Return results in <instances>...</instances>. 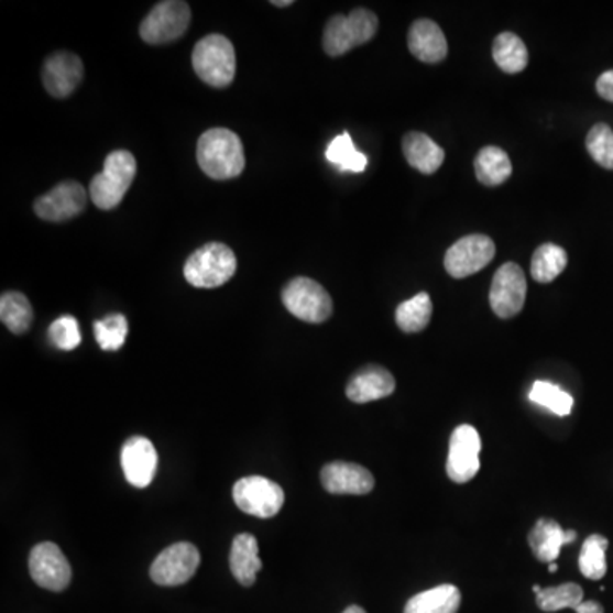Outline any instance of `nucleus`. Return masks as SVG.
Wrapping results in <instances>:
<instances>
[{
	"instance_id": "obj_11",
	"label": "nucleus",
	"mask_w": 613,
	"mask_h": 613,
	"mask_svg": "<svg viewBox=\"0 0 613 613\" xmlns=\"http://www.w3.org/2000/svg\"><path fill=\"white\" fill-rule=\"evenodd\" d=\"M200 566V552L193 544L177 543L158 554L152 562L151 578L161 587L188 583Z\"/></svg>"
},
{
	"instance_id": "obj_7",
	"label": "nucleus",
	"mask_w": 613,
	"mask_h": 613,
	"mask_svg": "<svg viewBox=\"0 0 613 613\" xmlns=\"http://www.w3.org/2000/svg\"><path fill=\"white\" fill-rule=\"evenodd\" d=\"M191 21V9L182 0L158 2L140 24V36L149 45H164L182 39Z\"/></svg>"
},
{
	"instance_id": "obj_10",
	"label": "nucleus",
	"mask_w": 613,
	"mask_h": 613,
	"mask_svg": "<svg viewBox=\"0 0 613 613\" xmlns=\"http://www.w3.org/2000/svg\"><path fill=\"white\" fill-rule=\"evenodd\" d=\"M527 278L522 267L516 263H504L494 273L491 283L490 304L493 313L500 319H512L522 313L527 300Z\"/></svg>"
},
{
	"instance_id": "obj_41",
	"label": "nucleus",
	"mask_w": 613,
	"mask_h": 613,
	"mask_svg": "<svg viewBox=\"0 0 613 613\" xmlns=\"http://www.w3.org/2000/svg\"><path fill=\"white\" fill-rule=\"evenodd\" d=\"M540 590H543V588L537 587V584H535V587H534L535 593H540Z\"/></svg>"
},
{
	"instance_id": "obj_18",
	"label": "nucleus",
	"mask_w": 613,
	"mask_h": 613,
	"mask_svg": "<svg viewBox=\"0 0 613 613\" xmlns=\"http://www.w3.org/2000/svg\"><path fill=\"white\" fill-rule=\"evenodd\" d=\"M395 381L392 373L384 366L370 365L354 373L353 379L348 382V399L357 404L372 403V401L384 399L394 394Z\"/></svg>"
},
{
	"instance_id": "obj_31",
	"label": "nucleus",
	"mask_w": 613,
	"mask_h": 613,
	"mask_svg": "<svg viewBox=\"0 0 613 613\" xmlns=\"http://www.w3.org/2000/svg\"><path fill=\"white\" fill-rule=\"evenodd\" d=\"M583 588L576 583L546 588L537 593V605L544 612H559L562 609H576L583 603Z\"/></svg>"
},
{
	"instance_id": "obj_14",
	"label": "nucleus",
	"mask_w": 613,
	"mask_h": 613,
	"mask_svg": "<svg viewBox=\"0 0 613 613\" xmlns=\"http://www.w3.org/2000/svg\"><path fill=\"white\" fill-rule=\"evenodd\" d=\"M87 205V191L80 183L64 182L39 198L34 211L48 222H65L83 214Z\"/></svg>"
},
{
	"instance_id": "obj_15",
	"label": "nucleus",
	"mask_w": 613,
	"mask_h": 613,
	"mask_svg": "<svg viewBox=\"0 0 613 613\" xmlns=\"http://www.w3.org/2000/svg\"><path fill=\"white\" fill-rule=\"evenodd\" d=\"M158 457L149 438L133 437L121 448V467L130 484L149 488L157 472Z\"/></svg>"
},
{
	"instance_id": "obj_33",
	"label": "nucleus",
	"mask_w": 613,
	"mask_h": 613,
	"mask_svg": "<svg viewBox=\"0 0 613 613\" xmlns=\"http://www.w3.org/2000/svg\"><path fill=\"white\" fill-rule=\"evenodd\" d=\"M530 401L538 406L547 407L550 413L557 414V416H569L572 404H574L568 392L550 384V382L543 381L535 382L530 391Z\"/></svg>"
},
{
	"instance_id": "obj_27",
	"label": "nucleus",
	"mask_w": 613,
	"mask_h": 613,
	"mask_svg": "<svg viewBox=\"0 0 613 613\" xmlns=\"http://www.w3.org/2000/svg\"><path fill=\"white\" fill-rule=\"evenodd\" d=\"M431 316V298H429L426 292H422V294L414 295L413 298L403 302L397 307V310H395V322L399 326L401 331L414 335V332H422L428 328Z\"/></svg>"
},
{
	"instance_id": "obj_1",
	"label": "nucleus",
	"mask_w": 613,
	"mask_h": 613,
	"mask_svg": "<svg viewBox=\"0 0 613 613\" xmlns=\"http://www.w3.org/2000/svg\"><path fill=\"white\" fill-rule=\"evenodd\" d=\"M196 158L201 171L217 182L241 176L245 166L241 139L227 129L207 130L196 145Z\"/></svg>"
},
{
	"instance_id": "obj_23",
	"label": "nucleus",
	"mask_w": 613,
	"mask_h": 613,
	"mask_svg": "<svg viewBox=\"0 0 613 613\" xmlns=\"http://www.w3.org/2000/svg\"><path fill=\"white\" fill-rule=\"evenodd\" d=\"M462 603V594L453 584H440L423 593L414 594L406 603L404 613H457Z\"/></svg>"
},
{
	"instance_id": "obj_34",
	"label": "nucleus",
	"mask_w": 613,
	"mask_h": 613,
	"mask_svg": "<svg viewBox=\"0 0 613 613\" xmlns=\"http://www.w3.org/2000/svg\"><path fill=\"white\" fill-rule=\"evenodd\" d=\"M587 151L596 164L613 171V130L609 124L596 123L588 132Z\"/></svg>"
},
{
	"instance_id": "obj_13",
	"label": "nucleus",
	"mask_w": 613,
	"mask_h": 613,
	"mask_svg": "<svg viewBox=\"0 0 613 613\" xmlns=\"http://www.w3.org/2000/svg\"><path fill=\"white\" fill-rule=\"evenodd\" d=\"M30 572L34 583L50 591H62L72 580V569L61 547L43 543L31 550Z\"/></svg>"
},
{
	"instance_id": "obj_3",
	"label": "nucleus",
	"mask_w": 613,
	"mask_h": 613,
	"mask_svg": "<svg viewBox=\"0 0 613 613\" xmlns=\"http://www.w3.org/2000/svg\"><path fill=\"white\" fill-rule=\"evenodd\" d=\"M136 174V161L129 151L111 152L105 161V169L95 176L89 195L92 204L101 210H113L123 200Z\"/></svg>"
},
{
	"instance_id": "obj_25",
	"label": "nucleus",
	"mask_w": 613,
	"mask_h": 613,
	"mask_svg": "<svg viewBox=\"0 0 613 613\" xmlns=\"http://www.w3.org/2000/svg\"><path fill=\"white\" fill-rule=\"evenodd\" d=\"M493 58L504 74L515 76L527 68V45L523 43L518 34L508 33V31L497 34L493 43Z\"/></svg>"
},
{
	"instance_id": "obj_8",
	"label": "nucleus",
	"mask_w": 613,
	"mask_h": 613,
	"mask_svg": "<svg viewBox=\"0 0 613 613\" xmlns=\"http://www.w3.org/2000/svg\"><path fill=\"white\" fill-rule=\"evenodd\" d=\"M496 256L493 239L482 233H472L459 239L445 252V270L452 278L462 280L484 270Z\"/></svg>"
},
{
	"instance_id": "obj_22",
	"label": "nucleus",
	"mask_w": 613,
	"mask_h": 613,
	"mask_svg": "<svg viewBox=\"0 0 613 613\" xmlns=\"http://www.w3.org/2000/svg\"><path fill=\"white\" fill-rule=\"evenodd\" d=\"M403 154L409 166L423 174H435L445 162V151L426 133L411 132L403 139Z\"/></svg>"
},
{
	"instance_id": "obj_24",
	"label": "nucleus",
	"mask_w": 613,
	"mask_h": 613,
	"mask_svg": "<svg viewBox=\"0 0 613 613\" xmlns=\"http://www.w3.org/2000/svg\"><path fill=\"white\" fill-rule=\"evenodd\" d=\"M475 176L485 186H500L508 182L513 173L512 161L503 149L488 145L481 149L474 161Z\"/></svg>"
},
{
	"instance_id": "obj_26",
	"label": "nucleus",
	"mask_w": 613,
	"mask_h": 613,
	"mask_svg": "<svg viewBox=\"0 0 613 613\" xmlns=\"http://www.w3.org/2000/svg\"><path fill=\"white\" fill-rule=\"evenodd\" d=\"M566 266H568V252L561 245L547 242L538 245L532 256V278L538 283H552L565 272Z\"/></svg>"
},
{
	"instance_id": "obj_30",
	"label": "nucleus",
	"mask_w": 613,
	"mask_h": 613,
	"mask_svg": "<svg viewBox=\"0 0 613 613\" xmlns=\"http://www.w3.org/2000/svg\"><path fill=\"white\" fill-rule=\"evenodd\" d=\"M609 540L603 535H590L580 554V571L588 580L599 581L606 574L605 552Z\"/></svg>"
},
{
	"instance_id": "obj_29",
	"label": "nucleus",
	"mask_w": 613,
	"mask_h": 613,
	"mask_svg": "<svg viewBox=\"0 0 613 613\" xmlns=\"http://www.w3.org/2000/svg\"><path fill=\"white\" fill-rule=\"evenodd\" d=\"M326 157L329 162L336 164L341 171H351V173H363L369 164V158L362 152L354 149L353 140L348 132L341 133L329 143Z\"/></svg>"
},
{
	"instance_id": "obj_37",
	"label": "nucleus",
	"mask_w": 613,
	"mask_h": 613,
	"mask_svg": "<svg viewBox=\"0 0 613 613\" xmlns=\"http://www.w3.org/2000/svg\"><path fill=\"white\" fill-rule=\"evenodd\" d=\"M574 610L576 613H603V606L599 602H583Z\"/></svg>"
},
{
	"instance_id": "obj_20",
	"label": "nucleus",
	"mask_w": 613,
	"mask_h": 613,
	"mask_svg": "<svg viewBox=\"0 0 613 613\" xmlns=\"http://www.w3.org/2000/svg\"><path fill=\"white\" fill-rule=\"evenodd\" d=\"M574 540V530H562L559 523L547 518L538 519L534 530L528 535V544H530L535 557L538 561L549 562V565L561 556L562 546L572 544Z\"/></svg>"
},
{
	"instance_id": "obj_17",
	"label": "nucleus",
	"mask_w": 613,
	"mask_h": 613,
	"mask_svg": "<svg viewBox=\"0 0 613 613\" xmlns=\"http://www.w3.org/2000/svg\"><path fill=\"white\" fill-rule=\"evenodd\" d=\"M324 490L331 494H369L375 479L369 469L350 462H332L320 471Z\"/></svg>"
},
{
	"instance_id": "obj_40",
	"label": "nucleus",
	"mask_w": 613,
	"mask_h": 613,
	"mask_svg": "<svg viewBox=\"0 0 613 613\" xmlns=\"http://www.w3.org/2000/svg\"><path fill=\"white\" fill-rule=\"evenodd\" d=\"M549 571H550V572H556V571H557V565H556V562H552V565L549 566Z\"/></svg>"
},
{
	"instance_id": "obj_36",
	"label": "nucleus",
	"mask_w": 613,
	"mask_h": 613,
	"mask_svg": "<svg viewBox=\"0 0 613 613\" xmlns=\"http://www.w3.org/2000/svg\"><path fill=\"white\" fill-rule=\"evenodd\" d=\"M596 92L605 101L613 102V70L603 72L596 80Z\"/></svg>"
},
{
	"instance_id": "obj_38",
	"label": "nucleus",
	"mask_w": 613,
	"mask_h": 613,
	"mask_svg": "<svg viewBox=\"0 0 613 613\" xmlns=\"http://www.w3.org/2000/svg\"><path fill=\"white\" fill-rule=\"evenodd\" d=\"M342 613H366L365 610L362 609V606H348L347 610H344V612Z\"/></svg>"
},
{
	"instance_id": "obj_9",
	"label": "nucleus",
	"mask_w": 613,
	"mask_h": 613,
	"mask_svg": "<svg viewBox=\"0 0 613 613\" xmlns=\"http://www.w3.org/2000/svg\"><path fill=\"white\" fill-rule=\"evenodd\" d=\"M233 501L248 515L272 518L283 508L285 493L276 482L263 475H249L233 485Z\"/></svg>"
},
{
	"instance_id": "obj_28",
	"label": "nucleus",
	"mask_w": 613,
	"mask_h": 613,
	"mask_svg": "<svg viewBox=\"0 0 613 613\" xmlns=\"http://www.w3.org/2000/svg\"><path fill=\"white\" fill-rule=\"evenodd\" d=\"M0 317L14 335H24L33 322V307L20 292H8L0 298Z\"/></svg>"
},
{
	"instance_id": "obj_19",
	"label": "nucleus",
	"mask_w": 613,
	"mask_h": 613,
	"mask_svg": "<svg viewBox=\"0 0 613 613\" xmlns=\"http://www.w3.org/2000/svg\"><path fill=\"white\" fill-rule=\"evenodd\" d=\"M409 52L425 64H438L448 55V42L444 31L431 20L414 21L407 33Z\"/></svg>"
},
{
	"instance_id": "obj_21",
	"label": "nucleus",
	"mask_w": 613,
	"mask_h": 613,
	"mask_svg": "<svg viewBox=\"0 0 613 613\" xmlns=\"http://www.w3.org/2000/svg\"><path fill=\"white\" fill-rule=\"evenodd\" d=\"M229 561L230 571L239 583L244 587L256 583V574L263 569L256 538L251 534H241L233 538Z\"/></svg>"
},
{
	"instance_id": "obj_35",
	"label": "nucleus",
	"mask_w": 613,
	"mask_h": 613,
	"mask_svg": "<svg viewBox=\"0 0 613 613\" xmlns=\"http://www.w3.org/2000/svg\"><path fill=\"white\" fill-rule=\"evenodd\" d=\"M48 338L53 342V347H57L58 350H76L83 341L76 317L62 316L57 320H53L48 329Z\"/></svg>"
},
{
	"instance_id": "obj_39",
	"label": "nucleus",
	"mask_w": 613,
	"mask_h": 613,
	"mask_svg": "<svg viewBox=\"0 0 613 613\" xmlns=\"http://www.w3.org/2000/svg\"><path fill=\"white\" fill-rule=\"evenodd\" d=\"M272 4L276 6V8H286V6H292L294 4V2H292V0H285V2H280V0H273Z\"/></svg>"
},
{
	"instance_id": "obj_5",
	"label": "nucleus",
	"mask_w": 613,
	"mask_h": 613,
	"mask_svg": "<svg viewBox=\"0 0 613 613\" xmlns=\"http://www.w3.org/2000/svg\"><path fill=\"white\" fill-rule=\"evenodd\" d=\"M379 30V20L369 9H354L350 15H335L324 30V52L341 57L354 46L370 42Z\"/></svg>"
},
{
	"instance_id": "obj_2",
	"label": "nucleus",
	"mask_w": 613,
	"mask_h": 613,
	"mask_svg": "<svg viewBox=\"0 0 613 613\" xmlns=\"http://www.w3.org/2000/svg\"><path fill=\"white\" fill-rule=\"evenodd\" d=\"M238 270V258L229 245L210 242L196 249L185 264V278L196 288H217L226 285Z\"/></svg>"
},
{
	"instance_id": "obj_16",
	"label": "nucleus",
	"mask_w": 613,
	"mask_h": 613,
	"mask_svg": "<svg viewBox=\"0 0 613 613\" xmlns=\"http://www.w3.org/2000/svg\"><path fill=\"white\" fill-rule=\"evenodd\" d=\"M83 77V61L74 53H53L43 65V84L53 98L70 96L79 87Z\"/></svg>"
},
{
	"instance_id": "obj_32",
	"label": "nucleus",
	"mask_w": 613,
	"mask_h": 613,
	"mask_svg": "<svg viewBox=\"0 0 613 613\" xmlns=\"http://www.w3.org/2000/svg\"><path fill=\"white\" fill-rule=\"evenodd\" d=\"M127 335H129V320L121 314H111L95 322L96 341L102 350H120L127 341Z\"/></svg>"
},
{
	"instance_id": "obj_6",
	"label": "nucleus",
	"mask_w": 613,
	"mask_h": 613,
	"mask_svg": "<svg viewBox=\"0 0 613 613\" xmlns=\"http://www.w3.org/2000/svg\"><path fill=\"white\" fill-rule=\"evenodd\" d=\"M282 300L286 310L304 322H326L332 316L331 295L313 278L298 276L286 283Z\"/></svg>"
},
{
	"instance_id": "obj_12",
	"label": "nucleus",
	"mask_w": 613,
	"mask_h": 613,
	"mask_svg": "<svg viewBox=\"0 0 613 613\" xmlns=\"http://www.w3.org/2000/svg\"><path fill=\"white\" fill-rule=\"evenodd\" d=\"M481 437L474 426L462 425L453 431L448 450L447 474L457 484H466L478 475Z\"/></svg>"
},
{
	"instance_id": "obj_4",
	"label": "nucleus",
	"mask_w": 613,
	"mask_h": 613,
	"mask_svg": "<svg viewBox=\"0 0 613 613\" xmlns=\"http://www.w3.org/2000/svg\"><path fill=\"white\" fill-rule=\"evenodd\" d=\"M236 50L222 34H208L193 50V68L208 86L223 89L236 77Z\"/></svg>"
}]
</instances>
